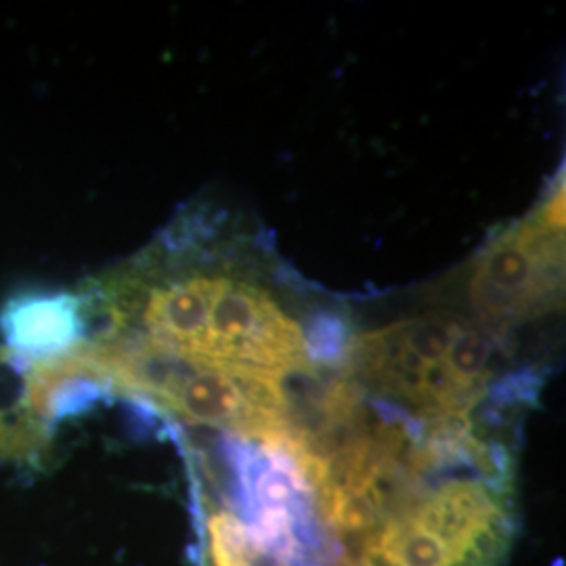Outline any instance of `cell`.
<instances>
[{"label": "cell", "instance_id": "obj_5", "mask_svg": "<svg viewBox=\"0 0 566 566\" xmlns=\"http://www.w3.org/2000/svg\"><path fill=\"white\" fill-rule=\"evenodd\" d=\"M565 290V181L474 261L468 301L486 325L512 327L558 308Z\"/></svg>", "mask_w": 566, "mask_h": 566}, {"label": "cell", "instance_id": "obj_8", "mask_svg": "<svg viewBox=\"0 0 566 566\" xmlns=\"http://www.w3.org/2000/svg\"><path fill=\"white\" fill-rule=\"evenodd\" d=\"M208 552L214 566H254L256 549L242 521L227 510L208 518Z\"/></svg>", "mask_w": 566, "mask_h": 566}, {"label": "cell", "instance_id": "obj_6", "mask_svg": "<svg viewBox=\"0 0 566 566\" xmlns=\"http://www.w3.org/2000/svg\"><path fill=\"white\" fill-rule=\"evenodd\" d=\"M0 334L7 348L23 361L60 357L86 336L81 294H18L0 308Z\"/></svg>", "mask_w": 566, "mask_h": 566}, {"label": "cell", "instance_id": "obj_7", "mask_svg": "<svg viewBox=\"0 0 566 566\" xmlns=\"http://www.w3.org/2000/svg\"><path fill=\"white\" fill-rule=\"evenodd\" d=\"M49 441L51 428L25 401V361L0 346V462L36 460Z\"/></svg>", "mask_w": 566, "mask_h": 566}, {"label": "cell", "instance_id": "obj_4", "mask_svg": "<svg viewBox=\"0 0 566 566\" xmlns=\"http://www.w3.org/2000/svg\"><path fill=\"white\" fill-rule=\"evenodd\" d=\"M238 510L256 554L275 566H319L325 558L324 523L306 474L298 434L227 441Z\"/></svg>", "mask_w": 566, "mask_h": 566}, {"label": "cell", "instance_id": "obj_9", "mask_svg": "<svg viewBox=\"0 0 566 566\" xmlns=\"http://www.w3.org/2000/svg\"><path fill=\"white\" fill-rule=\"evenodd\" d=\"M336 566H361V565H359V560H348V563H343V565H336Z\"/></svg>", "mask_w": 566, "mask_h": 566}, {"label": "cell", "instance_id": "obj_3", "mask_svg": "<svg viewBox=\"0 0 566 566\" xmlns=\"http://www.w3.org/2000/svg\"><path fill=\"white\" fill-rule=\"evenodd\" d=\"M514 531L510 470L451 462L430 470L359 544L361 566H497Z\"/></svg>", "mask_w": 566, "mask_h": 566}, {"label": "cell", "instance_id": "obj_2", "mask_svg": "<svg viewBox=\"0 0 566 566\" xmlns=\"http://www.w3.org/2000/svg\"><path fill=\"white\" fill-rule=\"evenodd\" d=\"M343 371L424 424L474 418L507 382L497 378V338L462 317L426 315L364 332L346 350Z\"/></svg>", "mask_w": 566, "mask_h": 566}, {"label": "cell", "instance_id": "obj_1", "mask_svg": "<svg viewBox=\"0 0 566 566\" xmlns=\"http://www.w3.org/2000/svg\"><path fill=\"white\" fill-rule=\"evenodd\" d=\"M86 338L122 336L187 364L287 380L311 374L308 324L273 285L206 248L189 219L133 263L78 290Z\"/></svg>", "mask_w": 566, "mask_h": 566}]
</instances>
